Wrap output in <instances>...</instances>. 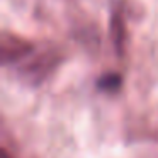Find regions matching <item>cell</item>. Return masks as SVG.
<instances>
[{"label":"cell","mask_w":158,"mask_h":158,"mask_svg":"<svg viewBox=\"0 0 158 158\" xmlns=\"http://www.w3.org/2000/svg\"><path fill=\"white\" fill-rule=\"evenodd\" d=\"M61 60L63 56L55 49L44 51L41 55L34 56L31 61L24 63L19 68V77L27 85H39L55 72V68L61 63Z\"/></svg>","instance_id":"1"},{"label":"cell","mask_w":158,"mask_h":158,"mask_svg":"<svg viewBox=\"0 0 158 158\" xmlns=\"http://www.w3.org/2000/svg\"><path fill=\"white\" fill-rule=\"evenodd\" d=\"M32 51H34V44L22 36L9 31H4L0 36V60L4 66L14 65L27 58Z\"/></svg>","instance_id":"2"},{"label":"cell","mask_w":158,"mask_h":158,"mask_svg":"<svg viewBox=\"0 0 158 158\" xmlns=\"http://www.w3.org/2000/svg\"><path fill=\"white\" fill-rule=\"evenodd\" d=\"M110 39H112L117 56H124L127 46V29H126L124 15L121 10L112 12V17H110Z\"/></svg>","instance_id":"3"},{"label":"cell","mask_w":158,"mask_h":158,"mask_svg":"<svg viewBox=\"0 0 158 158\" xmlns=\"http://www.w3.org/2000/svg\"><path fill=\"white\" fill-rule=\"evenodd\" d=\"M123 85V77L116 72H109V73H104V75L99 77L97 80V89L102 90L106 94H114L121 89Z\"/></svg>","instance_id":"4"},{"label":"cell","mask_w":158,"mask_h":158,"mask_svg":"<svg viewBox=\"0 0 158 158\" xmlns=\"http://www.w3.org/2000/svg\"><path fill=\"white\" fill-rule=\"evenodd\" d=\"M0 158H14V156L9 153L7 148H2V150H0Z\"/></svg>","instance_id":"5"}]
</instances>
